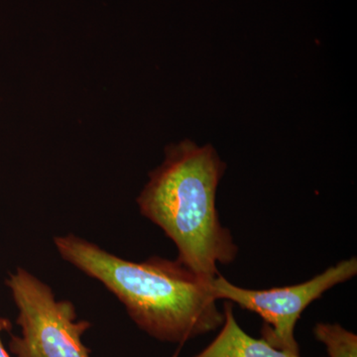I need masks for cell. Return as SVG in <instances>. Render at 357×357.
<instances>
[{
  "label": "cell",
  "instance_id": "7a4b0ae2",
  "mask_svg": "<svg viewBox=\"0 0 357 357\" xmlns=\"http://www.w3.org/2000/svg\"><path fill=\"white\" fill-rule=\"evenodd\" d=\"M225 169L210 144L184 140L169 145L165 161L150 173L137 199L141 213L175 243L178 261L210 282L220 275L218 264H230L238 255L215 206Z\"/></svg>",
  "mask_w": 357,
  "mask_h": 357
},
{
  "label": "cell",
  "instance_id": "6da1fadb",
  "mask_svg": "<svg viewBox=\"0 0 357 357\" xmlns=\"http://www.w3.org/2000/svg\"><path fill=\"white\" fill-rule=\"evenodd\" d=\"M54 243L65 261L102 283L155 340L182 345L222 326L211 282L178 260L128 261L75 234L55 237Z\"/></svg>",
  "mask_w": 357,
  "mask_h": 357
},
{
  "label": "cell",
  "instance_id": "277c9868",
  "mask_svg": "<svg viewBox=\"0 0 357 357\" xmlns=\"http://www.w3.org/2000/svg\"><path fill=\"white\" fill-rule=\"evenodd\" d=\"M357 274L356 257L330 267L311 280L268 290H249L237 287L218 275L211 283V292L217 300L236 303L248 311L256 312L264 321L261 338L275 349L300 354L295 328L302 312L323 294Z\"/></svg>",
  "mask_w": 357,
  "mask_h": 357
},
{
  "label": "cell",
  "instance_id": "3957f363",
  "mask_svg": "<svg viewBox=\"0 0 357 357\" xmlns=\"http://www.w3.org/2000/svg\"><path fill=\"white\" fill-rule=\"evenodd\" d=\"M18 310L21 335H13L9 351L15 357H91L84 344L88 321H77L76 307L57 300L50 286L23 268L6 280Z\"/></svg>",
  "mask_w": 357,
  "mask_h": 357
},
{
  "label": "cell",
  "instance_id": "5b68a950",
  "mask_svg": "<svg viewBox=\"0 0 357 357\" xmlns=\"http://www.w3.org/2000/svg\"><path fill=\"white\" fill-rule=\"evenodd\" d=\"M222 330L206 349L194 357H302L275 349L263 338L250 337L237 323L234 303L223 304Z\"/></svg>",
  "mask_w": 357,
  "mask_h": 357
},
{
  "label": "cell",
  "instance_id": "52a82bcc",
  "mask_svg": "<svg viewBox=\"0 0 357 357\" xmlns=\"http://www.w3.org/2000/svg\"><path fill=\"white\" fill-rule=\"evenodd\" d=\"M13 328L10 321L6 318L0 317V357H11L10 354H8L6 347H4L3 342H2L1 335L2 333L9 332Z\"/></svg>",
  "mask_w": 357,
  "mask_h": 357
},
{
  "label": "cell",
  "instance_id": "8992f818",
  "mask_svg": "<svg viewBox=\"0 0 357 357\" xmlns=\"http://www.w3.org/2000/svg\"><path fill=\"white\" fill-rule=\"evenodd\" d=\"M314 335L326 345L328 356L357 357V335L340 324H317Z\"/></svg>",
  "mask_w": 357,
  "mask_h": 357
}]
</instances>
